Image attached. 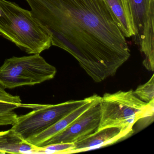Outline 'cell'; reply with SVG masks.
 Instances as JSON below:
<instances>
[{
    "label": "cell",
    "mask_w": 154,
    "mask_h": 154,
    "mask_svg": "<svg viewBox=\"0 0 154 154\" xmlns=\"http://www.w3.org/2000/svg\"><path fill=\"white\" fill-rule=\"evenodd\" d=\"M52 45L72 55L95 82L115 75L130 56L105 0H25Z\"/></svg>",
    "instance_id": "cell-1"
},
{
    "label": "cell",
    "mask_w": 154,
    "mask_h": 154,
    "mask_svg": "<svg viewBox=\"0 0 154 154\" xmlns=\"http://www.w3.org/2000/svg\"><path fill=\"white\" fill-rule=\"evenodd\" d=\"M0 36L30 54H40L52 46L50 36L31 11L7 0H0Z\"/></svg>",
    "instance_id": "cell-2"
},
{
    "label": "cell",
    "mask_w": 154,
    "mask_h": 154,
    "mask_svg": "<svg viewBox=\"0 0 154 154\" xmlns=\"http://www.w3.org/2000/svg\"><path fill=\"white\" fill-rule=\"evenodd\" d=\"M100 106V123L96 131L117 128L128 137L133 133L137 122L154 115V100L145 102L132 90L104 94L101 97Z\"/></svg>",
    "instance_id": "cell-3"
},
{
    "label": "cell",
    "mask_w": 154,
    "mask_h": 154,
    "mask_svg": "<svg viewBox=\"0 0 154 154\" xmlns=\"http://www.w3.org/2000/svg\"><path fill=\"white\" fill-rule=\"evenodd\" d=\"M57 69L40 55L13 57L6 59L0 67V85L13 89L34 85L53 79Z\"/></svg>",
    "instance_id": "cell-4"
},
{
    "label": "cell",
    "mask_w": 154,
    "mask_h": 154,
    "mask_svg": "<svg viewBox=\"0 0 154 154\" xmlns=\"http://www.w3.org/2000/svg\"><path fill=\"white\" fill-rule=\"evenodd\" d=\"M82 100H69L57 104H35L34 109L18 116L11 129L27 141L50 128L56 122L85 103Z\"/></svg>",
    "instance_id": "cell-5"
},
{
    "label": "cell",
    "mask_w": 154,
    "mask_h": 154,
    "mask_svg": "<svg viewBox=\"0 0 154 154\" xmlns=\"http://www.w3.org/2000/svg\"><path fill=\"white\" fill-rule=\"evenodd\" d=\"M133 28L134 41L143 57L144 67L154 68V0H126Z\"/></svg>",
    "instance_id": "cell-6"
},
{
    "label": "cell",
    "mask_w": 154,
    "mask_h": 154,
    "mask_svg": "<svg viewBox=\"0 0 154 154\" xmlns=\"http://www.w3.org/2000/svg\"><path fill=\"white\" fill-rule=\"evenodd\" d=\"M100 102L90 107L63 130L38 147L57 143H74L95 132L100 123Z\"/></svg>",
    "instance_id": "cell-7"
},
{
    "label": "cell",
    "mask_w": 154,
    "mask_h": 154,
    "mask_svg": "<svg viewBox=\"0 0 154 154\" xmlns=\"http://www.w3.org/2000/svg\"><path fill=\"white\" fill-rule=\"evenodd\" d=\"M100 98L101 96L96 94L90 96L88 100L82 106L70 112L42 133L29 139L27 141L33 146H38L43 142L48 140L67 128L90 107L100 102Z\"/></svg>",
    "instance_id": "cell-8"
},
{
    "label": "cell",
    "mask_w": 154,
    "mask_h": 154,
    "mask_svg": "<svg viewBox=\"0 0 154 154\" xmlns=\"http://www.w3.org/2000/svg\"><path fill=\"white\" fill-rule=\"evenodd\" d=\"M127 137L118 128H106L96 131L74 142V148L70 153L87 151L108 146Z\"/></svg>",
    "instance_id": "cell-9"
},
{
    "label": "cell",
    "mask_w": 154,
    "mask_h": 154,
    "mask_svg": "<svg viewBox=\"0 0 154 154\" xmlns=\"http://www.w3.org/2000/svg\"><path fill=\"white\" fill-rule=\"evenodd\" d=\"M37 146L23 139L12 129L0 131V153H35Z\"/></svg>",
    "instance_id": "cell-10"
},
{
    "label": "cell",
    "mask_w": 154,
    "mask_h": 154,
    "mask_svg": "<svg viewBox=\"0 0 154 154\" xmlns=\"http://www.w3.org/2000/svg\"><path fill=\"white\" fill-rule=\"evenodd\" d=\"M25 104L19 96L10 94L0 85V126H12L18 117L15 110Z\"/></svg>",
    "instance_id": "cell-11"
},
{
    "label": "cell",
    "mask_w": 154,
    "mask_h": 154,
    "mask_svg": "<svg viewBox=\"0 0 154 154\" xmlns=\"http://www.w3.org/2000/svg\"><path fill=\"white\" fill-rule=\"evenodd\" d=\"M125 37L134 35L131 19L126 0H105Z\"/></svg>",
    "instance_id": "cell-12"
},
{
    "label": "cell",
    "mask_w": 154,
    "mask_h": 154,
    "mask_svg": "<svg viewBox=\"0 0 154 154\" xmlns=\"http://www.w3.org/2000/svg\"><path fill=\"white\" fill-rule=\"evenodd\" d=\"M154 75L146 83L139 85L134 93L143 101L149 103L154 100Z\"/></svg>",
    "instance_id": "cell-13"
},
{
    "label": "cell",
    "mask_w": 154,
    "mask_h": 154,
    "mask_svg": "<svg viewBox=\"0 0 154 154\" xmlns=\"http://www.w3.org/2000/svg\"><path fill=\"white\" fill-rule=\"evenodd\" d=\"M74 148V143H57L43 147H38L35 153H58L66 154L70 153Z\"/></svg>",
    "instance_id": "cell-14"
}]
</instances>
